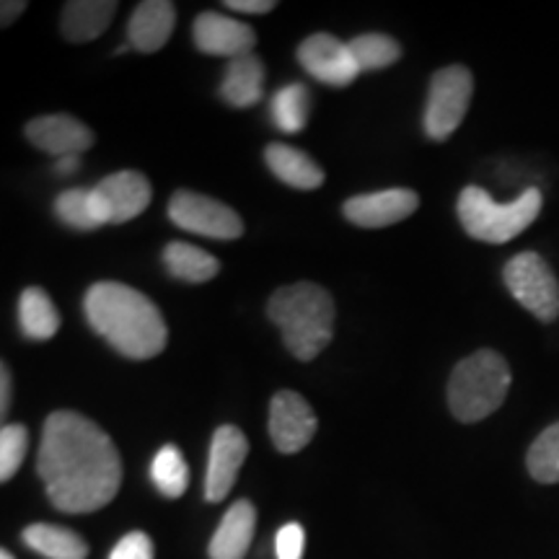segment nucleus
<instances>
[{"label":"nucleus","mask_w":559,"mask_h":559,"mask_svg":"<svg viewBox=\"0 0 559 559\" xmlns=\"http://www.w3.org/2000/svg\"><path fill=\"white\" fill-rule=\"evenodd\" d=\"M55 213H58V218L70 228L94 230L102 226L99 218H96L91 190H81V187L62 192L60 198L55 200Z\"/></svg>","instance_id":"cd10ccee"},{"label":"nucleus","mask_w":559,"mask_h":559,"mask_svg":"<svg viewBox=\"0 0 559 559\" xmlns=\"http://www.w3.org/2000/svg\"><path fill=\"white\" fill-rule=\"evenodd\" d=\"M528 474L539 485H557L559 481V423L549 425L539 438L531 443L526 456Z\"/></svg>","instance_id":"bb28decb"},{"label":"nucleus","mask_w":559,"mask_h":559,"mask_svg":"<svg viewBox=\"0 0 559 559\" xmlns=\"http://www.w3.org/2000/svg\"><path fill=\"white\" fill-rule=\"evenodd\" d=\"M347 45L355 62H358L360 73L389 68L402 58V45L394 37H389V34H360V37L347 41Z\"/></svg>","instance_id":"a878e982"},{"label":"nucleus","mask_w":559,"mask_h":559,"mask_svg":"<svg viewBox=\"0 0 559 559\" xmlns=\"http://www.w3.org/2000/svg\"><path fill=\"white\" fill-rule=\"evenodd\" d=\"M510 381L508 360L498 349H477L453 368L449 379V407L459 423H479L506 402Z\"/></svg>","instance_id":"20e7f679"},{"label":"nucleus","mask_w":559,"mask_h":559,"mask_svg":"<svg viewBox=\"0 0 559 559\" xmlns=\"http://www.w3.org/2000/svg\"><path fill=\"white\" fill-rule=\"evenodd\" d=\"M26 140L50 156H81L94 145L96 135L70 115H45L26 124Z\"/></svg>","instance_id":"2eb2a0df"},{"label":"nucleus","mask_w":559,"mask_h":559,"mask_svg":"<svg viewBox=\"0 0 559 559\" xmlns=\"http://www.w3.org/2000/svg\"><path fill=\"white\" fill-rule=\"evenodd\" d=\"M156 557V549H153V542L148 534L143 531H130L124 534L120 542L115 544L109 559H153Z\"/></svg>","instance_id":"c756f323"},{"label":"nucleus","mask_w":559,"mask_h":559,"mask_svg":"<svg viewBox=\"0 0 559 559\" xmlns=\"http://www.w3.org/2000/svg\"><path fill=\"white\" fill-rule=\"evenodd\" d=\"M226 9L241 13H270L275 11V0H226Z\"/></svg>","instance_id":"2f4dec72"},{"label":"nucleus","mask_w":559,"mask_h":559,"mask_svg":"<svg viewBox=\"0 0 559 559\" xmlns=\"http://www.w3.org/2000/svg\"><path fill=\"white\" fill-rule=\"evenodd\" d=\"M117 13L111 0H73L62 9L60 29L68 41H91L107 32Z\"/></svg>","instance_id":"6ab92c4d"},{"label":"nucleus","mask_w":559,"mask_h":559,"mask_svg":"<svg viewBox=\"0 0 559 559\" xmlns=\"http://www.w3.org/2000/svg\"><path fill=\"white\" fill-rule=\"evenodd\" d=\"M19 324L26 340L47 342L60 330V313L41 288H26L19 300Z\"/></svg>","instance_id":"412c9836"},{"label":"nucleus","mask_w":559,"mask_h":559,"mask_svg":"<svg viewBox=\"0 0 559 559\" xmlns=\"http://www.w3.org/2000/svg\"><path fill=\"white\" fill-rule=\"evenodd\" d=\"M164 264L171 277L185 283H207L221 272V262L213 254L185 241H171L164 249Z\"/></svg>","instance_id":"5701e85b"},{"label":"nucleus","mask_w":559,"mask_h":559,"mask_svg":"<svg viewBox=\"0 0 559 559\" xmlns=\"http://www.w3.org/2000/svg\"><path fill=\"white\" fill-rule=\"evenodd\" d=\"M264 160H267L270 171L280 181L296 187V190H317V187L324 185V169L309 153L290 148V145L270 143L267 151H264Z\"/></svg>","instance_id":"a211bd4d"},{"label":"nucleus","mask_w":559,"mask_h":559,"mask_svg":"<svg viewBox=\"0 0 559 559\" xmlns=\"http://www.w3.org/2000/svg\"><path fill=\"white\" fill-rule=\"evenodd\" d=\"M177 24V9L169 0H145L130 16L128 39L138 52H158L166 45Z\"/></svg>","instance_id":"dca6fc26"},{"label":"nucleus","mask_w":559,"mask_h":559,"mask_svg":"<svg viewBox=\"0 0 559 559\" xmlns=\"http://www.w3.org/2000/svg\"><path fill=\"white\" fill-rule=\"evenodd\" d=\"M419 207L417 192L412 190H383V192H370L358 194V198H349L342 207L345 218L360 228H386L394 223H402L409 218L412 213Z\"/></svg>","instance_id":"ddd939ff"},{"label":"nucleus","mask_w":559,"mask_h":559,"mask_svg":"<svg viewBox=\"0 0 559 559\" xmlns=\"http://www.w3.org/2000/svg\"><path fill=\"white\" fill-rule=\"evenodd\" d=\"M306 531L300 523H285L275 536V555L277 559H304Z\"/></svg>","instance_id":"7c9ffc66"},{"label":"nucleus","mask_w":559,"mask_h":559,"mask_svg":"<svg viewBox=\"0 0 559 559\" xmlns=\"http://www.w3.org/2000/svg\"><path fill=\"white\" fill-rule=\"evenodd\" d=\"M88 324L130 360H151L164 353L169 330L148 296L115 280L91 285L83 300Z\"/></svg>","instance_id":"f03ea898"},{"label":"nucleus","mask_w":559,"mask_h":559,"mask_svg":"<svg viewBox=\"0 0 559 559\" xmlns=\"http://www.w3.org/2000/svg\"><path fill=\"white\" fill-rule=\"evenodd\" d=\"M474 94V75L464 66L440 68L430 81L428 107H425V132L432 140H449L469 111Z\"/></svg>","instance_id":"0eeeda50"},{"label":"nucleus","mask_w":559,"mask_h":559,"mask_svg":"<svg viewBox=\"0 0 559 559\" xmlns=\"http://www.w3.org/2000/svg\"><path fill=\"white\" fill-rule=\"evenodd\" d=\"M151 181L140 171H117L104 177L91 190L96 218L102 226L107 223H128L138 218L151 205Z\"/></svg>","instance_id":"1a4fd4ad"},{"label":"nucleus","mask_w":559,"mask_h":559,"mask_svg":"<svg viewBox=\"0 0 559 559\" xmlns=\"http://www.w3.org/2000/svg\"><path fill=\"white\" fill-rule=\"evenodd\" d=\"M317 415L296 391H277L270 402V438L280 453H298L317 436Z\"/></svg>","instance_id":"9d476101"},{"label":"nucleus","mask_w":559,"mask_h":559,"mask_svg":"<svg viewBox=\"0 0 559 559\" xmlns=\"http://www.w3.org/2000/svg\"><path fill=\"white\" fill-rule=\"evenodd\" d=\"M0 559H13L11 551H0Z\"/></svg>","instance_id":"c9c22d12"},{"label":"nucleus","mask_w":559,"mask_h":559,"mask_svg":"<svg viewBox=\"0 0 559 559\" xmlns=\"http://www.w3.org/2000/svg\"><path fill=\"white\" fill-rule=\"evenodd\" d=\"M24 544L45 559H86L88 544L75 531L52 526V523H34L24 528Z\"/></svg>","instance_id":"4be33fe9"},{"label":"nucleus","mask_w":559,"mask_h":559,"mask_svg":"<svg viewBox=\"0 0 559 559\" xmlns=\"http://www.w3.org/2000/svg\"><path fill=\"white\" fill-rule=\"evenodd\" d=\"M194 45L205 55L218 58H243L257 45V34L249 24L226 16V13L205 11L194 21Z\"/></svg>","instance_id":"4468645a"},{"label":"nucleus","mask_w":559,"mask_h":559,"mask_svg":"<svg viewBox=\"0 0 559 559\" xmlns=\"http://www.w3.org/2000/svg\"><path fill=\"white\" fill-rule=\"evenodd\" d=\"M0 11H3L0 13V21H3V26H9L11 21H16L21 13L26 11V3L24 0H5V3L0 5Z\"/></svg>","instance_id":"72a5a7b5"},{"label":"nucleus","mask_w":559,"mask_h":559,"mask_svg":"<svg viewBox=\"0 0 559 559\" xmlns=\"http://www.w3.org/2000/svg\"><path fill=\"white\" fill-rule=\"evenodd\" d=\"M298 60L306 68V73H311L313 79L326 83V86H347L360 75L349 45L324 32L311 34L298 47Z\"/></svg>","instance_id":"f8f14e48"},{"label":"nucleus","mask_w":559,"mask_h":559,"mask_svg":"<svg viewBox=\"0 0 559 559\" xmlns=\"http://www.w3.org/2000/svg\"><path fill=\"white\" fill-rule=\"evenodd\" d=\"M249 453V440L236 425H221L210 443V461L205 477V500L221 502L228 498L230 487L236 485L243 461Z\"/></svg>","instance_id":"9b49d317"},{"label":"nucleus","mask_w":559,"mask_h":559,"mask_svg":"<svg viewBox=\"0 0 559 559\" xmlns=\"http://www.w3.org/2000/svg\"><path fill=\"white\" fill-rule=\"evenodd\" d=\"M311 111V96L309 88L300 86V83H290V86L280 88L272 99V120L283 132L296 135L306 128Z\"/></svg>","instance_id":"393cba45"},{"label":"nucleus","mask_w":559,"mask_h":559,"mask_svg":"<svg viewBox=\"0 0 559 559\" xmlns=\"http://www.w3.org/2000/svg\"><path fill=\"white\" fill-rule=\"evenodd\" d=\"M459 221L472 239L485 243H508L521 236L542 213V192L531 187L508 205L489 198L481 187H466L459 194Z\"/></svg>","instance_id":"39448f33"},{"label":"nucleus","mask_w":559,"mask_h":559,"mask_svg":"<svg viewBox=\"0 0 559 559\" xmlns=\"http://www.w3.org/2000/svg\"><path fill=\"white\" fill-rule=\"evenodd\" d=\"M11 394H13V389H11V370H9V366H3L0 368V415H9V409H11Z\"/></svg>","instance_id":"473e14b6"},{"label":"nucleus","mask_w":559,"mask_h":559,"mask_svg":"<svg viewBox=\"0 0 559 559\" xmlns=\"http://www.w3.org/2000/svg\"><path fill=\"white\" fill-rule=\"evenodd\" d=\"M169 218L174 226L190 230V234L207 236V239L230 241L243 234V221L236 210H230L223 202L198 194L190 190L174 192L169 202Z\"/></svg>","instance_id":"6e6552de"},{"label":"nucleus","mask_w":559,"mask_h":559,"mask_svg":"<svg viewBox=\"0 0 559 559\" xmlns=\"http://www.w3.org/2000/svg\"><path fill=\"white\" fill-rule=\"evenodd\" d=\"M26 451H29V430L21 423L3 425L0 430V479L11 481V477H16Z\"/></svg>","instance_id":"c85d7f7f"},{"label":"nucleus","mask_w":559,"mask_h":559,"mask_svg":"<svg viewBox=\"0 0 559 559\" xmlns=\"http://www.w3.org/2000/svg\"><path fill=\"white\" fill-rule=\"evenodd\" d=\"M267 317L283 332L293 358L309 362L326 349L334 334V300L317 283H293L272 293Z\"/></svg>","instance_id":"7ed1b4c3"},{"label":"nucleus","mask_w":559,"mask_h":559,"mask_svg":"<svg viewBox=\"0 0 559 559\" xmlns=\"http://www.w3.org/2000/svg\"><path fill=\"white\" fill-rule=\"evenodd\" d=\"M257 508L249 500L234 502L210 539V559H243L254 539Z\"/></svg>","instance_id":"f3484780"},{"label":"nucleus","mask_w":559,"mask_h":559,"mask_svg":"<svg viewBox=\"0 0 559 559\" xmlns=\"http://www.w3.org/2000/svg\"><path fill=\"white\" fill-rule=\"evenodd\" d=\"M264 91V66L257 55H243L228 62L221 83V96L230 107H254Z\"/></svg>","instance_id":"aec40b11"},{"label":"nucleus","mask_w":559,"mask_h":559,"mask_svg":"<svg viewBox=\"0 0 559 559\" xmlns=\"http://www.w3.org/2000/svg\"><path fill=\"white\" fill-rule=\"evenodd\" d=\"M37 474L62 513H94L117 498L122 459L115 440L94 419L60 409L41 430Z\"/></svg>","instance_id":"f257e3e1"},{"label":"nucleus","mask_w":559,"mask_h":559,"mask_svg":"<svg viewBox=\"0 0 559 559\" xmlns=\"http://www.w3.org/2000/svg\"><path fill=\"white\" fill-rule=\"evenodd\" d=\"M151 479L164 498L177 500L190 485V466L177 445H164L151 464Z\"/></svg>","instance_id":"b1692460"},{"label":"nucleus","mask_w":559,"mask_h":559,"mask_svg":"<svg viewBox=\"0 0 559 559\" xmlns=\"http://www.w3.org/2000/svg\"><path fill=\"white\" fill-rule=\"evenodd\" d=\"M81 160L79 156H66V158H58V164H55V171L60 174V177H68V174L79 171Z\"/></svg>","instance_id":"f704fd0d"},{"label":"nucleus","mask_w":559,"mask_h":559,"mask_svg":"<svg viewBox=\"0 0 559 559\" xmlns=\"http://www.w3.org/2000/svg\"><path fill=\"white\" fill-rule=\"evenodd\" d=\"M502 280L510 296L539 321L549 324L559 317V280L536 251L515 254L502 270Z\"/></svg>","instance_id":"423d86ee"}]
</instances>
